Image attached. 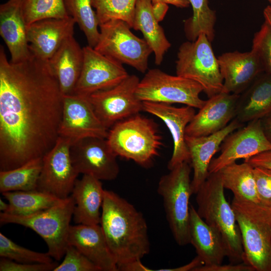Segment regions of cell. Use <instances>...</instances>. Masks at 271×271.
I'll list each match as a JSON object with an SVG mask.
<instances>
[{"label":"cell","mask_w":271,"mask_h":271,"mask_svg":"<svg viewBox=\"0 0 271 271\" xmlns=\"http://www.w3.org/2000/svg\"><path fill=\"white\" fill-rule=\"evenodd\" d=\"M152 3L161 2L167 4H170L180 8H187L190 6L189 0H149Z\"/></svg>","instance_id":"cell-45"},{"label":"cell","mask_w":271,"mask_h":271,"mask_svg":"<svg viewBox=\"0 0 271 271\" xmlns=\"http://www.w3.org/2000/svg\"><path fill=\"white\" fill-rule=\"evenodd\" d=\"M203 265L201 259L197 255L188 263L175 268L154 269L156 271H194L197 267Z\"/></svg>","instance_id":"cell-43"},{"label":"cell","mask_w":271,"mask_h":271,"mask_svg":"<svg viewBox=\"0 0 271 271\" xmlns=\"http://www.w3.org/2000/svg\"><path fill=\"white\" fill-rule=\"evenodd\" d=\"M99 36L94 49L122 64L144 73L153 51L144 39L136 36L125 22L111 20L99 25Z\"/></svg>","instance_id":"cell-9"},{"label":"cell","mask_w":271,"mask_h":271,"mask_svg":"<svg viewBox=\"0 0 271 271\" xmlns=\"http://www.w3.org/2000/svg\"><path fill=\"white\" fill-rule=\"evenodd\" d=\"M64 259L53 271H100V269L74 246L68 244Z\"/></svg>","instance_id":"cell-38"},{"label":"cell","mask_w":271,"mask_h":271,"mask_svg":"<svg viewBox=\"0 0 271 271\" xmlns=\"http://www.w3.org/2000/svg\"><path fill=\"white\" fill-rule=\"evenodd\" d=\"M75 24L69 16L43 19L28 25L27 36L32 54L49 60L62 44L73 36Z\"/></svg>","instance_id":"cell-20"},{"label":"cell","mask_w":271,"mask_h":271,"mask_svg":"<svg viewBox=\"0 0 271 271\" xmlns=\"http://www.w3.org/2000/svg\"><path fill=\"white\" fill-rule=\"evenodd\" d=\"M191 171L189 163L179 164L160 178L157 187L158 193L163 199L169 227L180 246L190 242L189 199L193 194Z\"/></svg>","instance_id":"cell-7"},{"label":"cell","mask_w":271,"mask_h":271,"mask_svg":"<svg viewBox=\"0 0 271 271\" xmlns=\"http://www.w3.org/2000/svg\"><path fill=\"white\" fill-rule=\"evenodd\" d=\"M169 9L168 4L161 2L152 3L153 14L158 22L162 21Z\"/></svg>","instance_id":"cell-44"},{"label":"cell","mask_w":271,"mask_h":271,"mask_svg":"<svg viewBox=\"0 0 271 271\" xmlns=\"http://www.w3.org/2000/svg\"><path fill=\"white\" fill-rule=\"evenodd\" d=\"M75 202L71 195L61 199L52 206L27 216L1 212V225L13 223L29 228L46 242L50 256L56 261L64 257L73 218Z\"/></svg>","instance_id":"cell-6"},{"label":"cell","mask_w":271,"mask_h":271,"mask_svg":"<svg viewBox=\"0 0 271 271\" xmlns=\"http://www.w3.org/2000/svg\"><path fill=\"white\" fill-rule=\"evenodd\" d=\"M8 201L6 212L11 215L27 216L46 209L61 199L48 193L38 190L10 191L2 193Z\"/></svg>","instance_id":"cell-31"},{"label":"cell","mask_w":271,"mask_h":271,"mask_svg":"<svg viewBox=\"0 0 271 271\" xmlns=\"http://www.w3.org/2000/svg\"><path fill=\"white\" fill-rule=\"evenodd\" d=\"M253 172L259 202L271 208V170L253 167Z\"/></svg>","instance_id":"cell-39"},{"label":"cell","mask_w":271,"mask_h":271,"mask_svg":"<svg viewBox=\"0 0 271 271\" xmlns=\"http://www.w3.org/2000/svg\"><path fill=\"white\" fill-rule=\"evenodd\" d=\"M108 130L96 116L88 96L63 95L59 137L72 144L89 137L106 139Z\"/></svg>","instance_id":"cell-16"},{"label":"cell","mask_w":271,"mask_h":271,"mask_svg":"<svg viewBox=\"0 0 271 271\" xmlns=\"http://www.w3.org/2000/svg\"><path fill=\"white\" fill-rule=\"evenodd\" d=\"M143 111L161 119L168 128L173 143V150L168 164L169 170L184 162L190 163L185 141L186 129L195 114V108L186 105L177 107L171 104L144 101Z\"/></svg>","instance_id":"cell-17"},{"label":"cell","mask_w":271,"mask_h":271,"mask_svg":"<svg viewBox=\"0 0 271 271\" xmlns=\"http://www.w3.org/2000/svg\"><path fill=\"white\" fill-rule=\"evenodd\" d=\"M202 92V86L194 81L154 68L140 80L136 95L142 102L181 103L200 109L206 102L200 97Z\"/></svg>","instance_id":"cell-10"},{"label":"cell","mask_w":271,"mask_h":271,"mask_svg":"<svg viewBox=\"0 0 271 271\" xmlns=\"http://www.w3.org/2000/svg\"><path fill=\"white\" fill-rule=\"evenodd\" d=\"M58 265L56 261L51 263H21L1 257L0 271H53Z\"/></svg>","instance_id":"cell-40"},{"label":"cell","mask_w":271,"mask_h":271,"mask_svg":"<svg viewBox=\"0 0 271 271\" xmlns=\"http://www.w3.org/2000/svg\"><path fill=\"white\" fill-rule=\"evenodd\" d=\"M140 80L137 76L129 75L116 86L88 96L96 116L108 129L143 111V102L136 95Z\"/></svg>","instance_id":"cell-11"},{"label":"cell","mask_w":271,"mask_h":271,"mask_svg":"<svg viewBox=\"0 0 271 271\" xmlns=\"http://www.w3.org/2000/svg\"><path fill=\"white\" fill-rule=\"evenodd\" d=\"M72 164L80 174L92 176L102 181H112L119 173L117 156L106 139L89 137L71 144Z\"/></svg>","instance_id":"cell-13"},{"label":"cell","mask_w":271,"mask_h":271,"mask_svg":"<svg viewBox=\"0 0 271 271\" xmlns=\"http://www.w3.org/2000/svg\"><path fill=\"white\" fill-rule=\"evenodd\" d=\"M104 190L101 181L92 176L83 175L77 179L71 195L75 202L73 219L76 224H100Z\"/></svg>","instance_id":"cell-25"},{"label":"cell","mask_w":271,"mask_h":271,"mask_svg":"<svg viewBox=\"0 0 271 271\" xmlns=\"http://www.w3.org/2000/svg\"><path fill=\"white\" fill-rule=\"evenodd\" d=\"M253 167H261L271 170V150L257 154L244 161Z\"/></svg>","instance_id":"cell-42"},{"label":"cell","mask_w":271,"mask_h":271,"mask_svg":"<svg viewBox=\"0 0 271 271\" xmlns=\"http://www.w3.org/2000/svg\"><path fill=\"white\" fill-rule=\"evenodd\" d=\"M9 207V203H7L1 198L0 199V210L2 212H6Z\"/></svg>","instance_id":"cell-48"},{"label":"cell","mask_w":271,"mask_h":271,"mask_svg":"<svg viewBox=\"0 0 271 271\" xmlns=\"http://www.w3.org/2000/svg\"><path fill=\"white\" fill-rule=\"evenodd\" d=\"M43 158L29 161L11 170L0 171V192L37 190Z\"/></svg>","instance_id":"cell-30"},{"label":"cell","mask_w":271,"mask_h":271,"mask_svg":"<svg viewBox=\"0 0 271 271\" xmlns=\"http://www.w3.org/2000/svg\"><path fill=\"white\" fill-rule=\"evenodd\" d=\"M68 244L77 248L100 271L118 270L100 224L71 225Z\"/></svg>","instance_id":"cell-22"},{"label":"cell","mask_w":271,"mask_h":271,"mask_svg":"<svg viewBox=\"0 0 271 271\" xmlns=\"http://www.w3.org/2000/svg\"><path fill=\"white\" fill-rule=\"evenodd\" d=\"M22 9L27 26L43 19L69 16L64 0H22Z\"/></svg>","instance_id":"cell-35"},{"label":"cell","mask_w":271,"mask_h":271,"mask_svg":"<svg viewBox=\"0 0 271 271\" xmlns=\"http://www.w3.org/2000/svg\"><path fill=\"white\" fill-rule=\"evenodd\" d=\"M189 230L190 243L194 247L203 265L221 264L227 257L223 237L217 229L199 216L192 205L190 206Z\"/></svg>","instance_id":"cell-24"},{"label":"cell","mask_w":271,"mask_h":271,"mask_svg":"<svg viewBox=\"0 0 271 271\" xmlns=\"http://www.w3.org/2000/svg\"><path fill=\"white\" fill-rule=\"evenodd\" d=\"M217 58L223 79L222 92L240 94L264 72L258 56L251 50L226 52Z\"/></svg>","instance_id":"cell-21"},{"label":"cell","mask_w":271,"mask_h":271,"mask_svg":"<svg viewBox=\"0 0 271 271\" xmlns=\"http://www.w3.org/2000/svg\"><path fill=\"white\" fill-rule=\"evenodd\" d=\"M138 0H92L99 24L111 20H121L132 28Z\"/></svg>","instance_id":"cell-34"},{"label":"cell","mask_w":271,"mask_h":271,"mask_svg":"<svg viewBox=\"0 0 271 271\" xmlns=\"http://www.w3.org/2000/svg\"><path fill=\"white\" fill-rule=\"evenodd\" d=\"M264 21L266 22L271 28V6H267L264 8L263 12Z\"/></svg>","instance_id":"cell-47"},{"label":"cell","mask_w":271,"mask_h":271,"mask_svg":"<svg viewBox=\"0 0 271 271\" xmlns=\"http://www.w3.org/2000/svg\"><path fill=\"white\" fill-rule=\"evenodd\" d=\"M271 113V75L261 73L239 95L235 117L244 124Z\"/></svg>","instance_id":"cell-27"},{"label":"cell","mask_w":271,"mask_h":271,"mask_svg":"<svg viewBox=\"0 0 271 271\" xmlns=\"http://www.w3.org/2000/svg\"><path fill=\"white\" fill-rule=\"evenodd\" d=\"M106 139L117 157L145 168L151 166L163 145L156 123L140 113L116 123Z\"/></svg>","instance_id":"cell-5"},{"label":"cell","mask_w":271,"mask_h":271,"mask_svg":"<svg viewBox=\"0 0 271 271\" xmlns=\"http://www.w3.org/2000/svg\"><path fill=\"white\" fill-rule=\"evenodd\" d=\"M220 154L212 158L209 173L217 172L240 159H248L271 150V142L265 136L261 119L253 120L229 134L222 143Z\"/></svg>","instance_id":"cell-15"},{"label":"cell","mask_w":271,"mask_h":271,"mask_svg":"<svg viewBox=\"0 0 271 271\" xmlns=\"http://www.w3.org/2000/svg\"><path fill=\"white\" fill-rule=\"evenodd\" d=\"M251 50L258 56L264 72L271 75V28L265 21L254 35Z\"/></svg>","instance_id":"cell-37"},{"label":"cell","mask_w":271,"mask_h":271,"mask_svg":"<svg viewBox=\"0 0 271 271\" xmlns=\"http://www.w3.org/2000/svg\"><path fill=\"white\" fill-rule=\"evenodd\" d=\"M239 95L221 92L209 98L187 126L186 135L206 136L224 128L235 117Z\"/></svg>","instance_id":"cell-18"},{"label":"cell","mask_w":271,"mask_h":271,"mask_svg":"<svg viewBox=\"0 0 271 271\" xmlns=\"http://www.w3.org/2000/svg\"><path fill=\"white\" fill-rule=\"evenodd\" d=\"M63 94L49 61H8L0 47V171L43 158L59 138Z\"/></svg>","instance_id":"cell-1"},{"label":"cell","mask_w":271,"mask_h":271,"mask_svg":"<svg viewBox=\"0 0 271 271\" xmlns=\"http://www.w3.org/2000/svg\"><path fill=\"white\" fill-rule=\"evenodd\" d=\"M63 95L73 94L83 64V50L74 36L67 39L48 60Z\"/></svg>","instance_id":"cell-26"},{"label":"cell","mask_w":271,"mask_h":271,"mask_svg":"<svg viewBox=\"0 0 271 271\" xmlns=\"http://www.w3.org/2000/svg\"><path fill=\"white\" fill-rule=\"evenodd\" d=\"M253 167L244 162H233L219 171L224 189L230 190L237 199L260 204L256 192Z\"/></svg>","instance_id":"cell-29"},{"label":"cell","mask_w":271,"mask_h":271,"mask_svg":"<svg viewBox=\"0 0 271 271\" xmlns=\"http://www.w3.org/2000/svg\"><path fill=\"white\" fill-rule=\"evenodd\" d=\"M132 28L142 32L154 54L155 63L160 65L171 44L153 14L150 1H137Z\"/></svg>","instance_id":"cell-28"},{"label":"cell","mask_w":271,"mask_h":271,"mask_svg":"<svg viewBox=\"0 0 271 271\" xmlns=\"http://www.w3.org/2000/svg\"><path fill=\"white\" fill-rule=\"evenodd\" d=\"M189 1L192 8L193 14L185 21L184 31L186 37L189 41H193L203 33L211 42L215 36V11L210 8L208 0Z\"/></svg>","instance_id":"cell-32"},{"label":"cell","mask_w":271,"mask_h":271,"mask_svg":"<svg viewBox=\"0 0 271 271\" xmlns=\"http://www.w3.org/2000/svg\"><path fill=\"white\" fill-rule=\"evenodd\" d=\"M231 206L241 235L244 263L271 271V208L233 198Z\"/></svg>","instance_id":"cell-4"},{"label":"cell","mask_w":271,"mask_h":271,"mask_svg":"<svg viewBox=\"0 0 271 271\" xmlns=\"http://www.w3.org/2000/svg\"><path fill=\"white\" fill-rule=\"evenodd\" d=\"M250 265L244 262L231 263L228 264H216L212 265H202L196 268L194 271H254Z\"/></svg>","instance_id":"cell-41"},{"label":"cell","mask_w":271,"mask_h":271,"mask_svg":"<svg viewBox=\"0 0 271 271\" xmlns=\"http://www.w3.org/2000/svg\"><path fill=\"white\" fill-rule=\"evenodd\" d=\"M176 72L179 76L200 84L208 98L223 91V79L218 58L204 34H200L194 41H186L180 46Z\"/></svg>","instance_id":"cell-8"},{"label":"cell","mask_w":271,"mask_h":271,"mask_svg":"<svg viewBox=\"0 0 271 271\" xmlns=\"http://www.w3.org/2000/svg\"><path fill=\"white\" fill-rule=\"evenodd\" d=\"M0 256L21 263H51L49 253L37 252L24 247L0 233Z\"/></svg>","instance_id":"cell-36"},{"label":"cell","mask_w":271,"mask_h":271,"mask_svg":"<svg viewBox=\"0 0 271 271\" xmlns=\"http://www.w3.org/2000/svg\"><path fill=\"white\" fill-rule=\"evenodd\" d=\"M264 132L271 142V113L261 119Z\"/></svg>","instance_id":"cell-46"},{"label":"cell","mask_w":271,"mask_h":271,"mask_svg":"<svg viewBox=\"0 0 271 271\" xmlns=\"http://www.w3.org/2000/svg\"><path fill=\"white\" fill-rule=\"evenodd\" d=\"M244 124L233 118L224 128L213 134L201 137L185 136L190 156V163L193 170L191 180L193 194H196L207 179L208 168L213 156L220 150L225 138Z\"/></svg>","instance_id":"cell-19"},{"label":"cell","mask_w":271,"mask_h":271,"mask_svg":"<svg viewBox=\"0 0 271 271\" xmlns=\"http://www.w3.org/2000/svg\"><path fill=\"white\" fill-rule=\"evenodd\" d=\"M267 1H268L270 3V4H271V0H267Z\"/></svg>","instance_id":"cell-49"},{"label":"cell","mask_w":271,"mask_h":271,"mask_svg":"<svg viewBox=\"0 0 271 271\" xmlns=\"http://www.w3.org/2000/svg\"><path fill=\"white\" fill-rule=\"evenodd\" d=\"M100 225L118 267L141 260L150 243L142 212L115 192L105 190Z\"/></svg>","instance_id":"cell-2"},{"label":"cell","mask_w":271,"mask_h":271,"mask_svg":"<svg viewBox=\"0 0 271 271\" xmlns=\"http://www.w3.org/2000/svg\"><path fill=\"white\" fill-rule=\"evenodd\" d=\"M196 195L197 213L221 233L230 262H244L240 231L232 207L226 199L220 172L209 173Z\"/></svg>","instance_id":"cell-3"},{"label":"cell","mask_w":271,"mask_h":271,"mask_svg":"<svg viewBox=\"0 0 271 271\" xmlns=\"http://www.w3.org/2000/svg\"><path fill=\"white\" fill-rule=\"evenodd\" d=\"M27 25L22 9V0H9L0 6V35L16 63L32 55L27 36Z\"/></svg>","instance_id":"cell-23"},{"label":"cell","mask_w":271,"mask_h":271,"mask_svg":"<svg viewBox=\"0 0 271 271\" xmlns=\"http://www.w3.org/2000/svg\"><path fill=\"white\" fill-rule=\"evenodd\" d=\"M70 141L59 137L53 148L43 157L37 190L63 199L71 194L79 173L70 156Z\"/></svg>","instance_id":"cell-12"},{"label":"cell","mask_w":271,"mask_h":271,"mask_svg":"<svg viewBox=\"0 0 271 271\" xmlns=\"http://www.w3.org/2000/svg\"><path fill=\"white\" fill-rule=\"evenodd\" d=\"M67 12L83 32L89 46L94 48L97 43L99 26L92 0H64Z\"/></svg>","instance_id":"cell-33"},{"label":"cell","mask_w":271,"mask_h":271,"mask_svg":"<svg viewBox=\"0 0 271 271\" xmlns=\"http://www.w3.org/2000/svg\"><path fill=\"white\" fill-rule=\"evenodd\" d=\"M83 64L73 94L88 96L112 88L128 75L123 64L89 45L83 47Z\"/></svg>","instance_id":"cell-14"}]
</instances>
